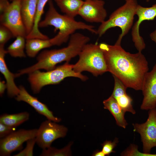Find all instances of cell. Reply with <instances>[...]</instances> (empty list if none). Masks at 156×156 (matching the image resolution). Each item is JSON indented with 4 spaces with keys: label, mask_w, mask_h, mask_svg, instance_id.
Returning <instances> with one entry per match:
<instances>
[{
    "label": "cell",
    "mask_w": 156,
    "mask_h": 156,
    "mask_svg": "<svg viewBox=\"0 0 156 156\" xmlns=\"http://www.w3.org/2000/svg\"><path fill=\"white\" fill-rule=\"evenodd\" d=\"M103 52L108 71L127 87L141 90L144 76L148 72V62L141 52L135 54L126 51L120 44H99Z\"/></svg>",
    "instance_id": "cell-1"
},
{
    "label": "cell",
    "mask_w": 156,
    "mask_h": 156,
    "mask_svg": "<svg viewBox=\"0 0 156 156\" xmlns=\"http://www.w3.org/2000/svg\"><path fill=\"white\" fill-rule=\"evenodd\" d=\"M89 38L79 33L72 34L68 46L64 48L42 51L37 57V62L33 66L20 70L18 77L29 74L35 70L43 69L46 71L53 70L59 63L68 62L73 58L79 55L84 46L90 41Z\"/></svg>",
    "instance_id": "cell-2"
},
{
    "label": "cell",
    "mask_w": 156,
    "mask_h": 156,
    "mask_svg": "<svg viewBox=\"0 0 156 156\" xmlns=\"http://www.w3.org/2000/svg\"><path fill=\"white\" fill-rule=\"evenodd\" d=\"M138 5L136 0H126L124 5L113 12L107 20L101 23L97 30L96 34L101 37L109 29L118 27L121 33L115 43L120 44L123 37L133 26Z\"/></svg>",
    "instance_id": "cell-3"
},
{
    "label": "cell",
    "mask_w": 156,
    "mask_h": 156,
    "mask_svg": "<svg viewBox=\"0 0 156 156\" xmlns=\"http://www.w3.org/2000/svg\"><path fill=\"white\" fill-rule=\"evenodd\" d=\"M73 65L66 62L50 70L42 72L37 70L29 74L28 79L33 92L38 93L44 86L59 83L67 77H74L82 81L87 80V77L73 70Z\"/></svg>",
    "instance_id": "cell-4"
},
{
    "label": "cell",
    "mask_w": 156,
    "mask_h": 156,
    "mask_svg": "<svg viewBox=\"0 0 156 156\" xmlns=\"http://www.w3.org/2000/svg\"><path fill=\"white\" fill-rule=\"evenodd\" d=\"M49 5L48 11L44 18L40 22L39 27L52 26L55 27V31L58 30L59 32L68 37L79 29L87 30L96 34L97 30L94 29V26L76 21L74 18L66 15L60 14L56 10L51 0L49 1Z\"/></svg>",
    "instance_id": "cell-5"
},
{
    "label": "cell",
    "mask_w": 156,
    "mask_h": 156,
    "mask_svg": "<svg viewBox=\"0 0 156 156\" xmlns=\"http://www.w3.org/2000/svg\"><path fill=\"white\" fill-rule=\"evenodd\" d=\"M79 56L78 60L73 65V70L76 73L86 71L97 76L108 71L103 52L99 45L87 43Z\"/></svg>",
    "instance_id": "cell-6"
},
{
    "label": "cell",
    "mask_w": 156,
    "mask_h": 156,
    "mask_svg": "<svg viewBox=\"0 0 156 156\" xmlns=\"http://www.w3.org/2000/svg\"><path fill=\"white\" fill-rule=\"evenodd\" d=\"M21 0H14L8 7L0 13V25L7 28L13 36L26 37L27 34L21 14Z\"/></svg>",
    "instance_id": "cell-7"
},
{
    "label": "cell",
    "mask_w": 156,
    "mask_h": 156,
    "mask_svg": "<svg viewBox=\"0 0 156 156\" xmlns=\"http://www.w3.org/2000/svg\"><path fill=\"white\" fill-rule=\"evenodd\" d=\"M38 129H19L0 140V155L10 156L13 152L20 150L25 142L36 137Z\"/></svg>",
    "instance_id": "cell-8"
},
{
    "label": "cell",
    "mask_w": 156,
    "mask_h": 156,
    "mask_svg": "<svg viewBox=\"0 0 156 156\" xmlns=\"http://www.w3.org/2000/svg\"><path fill=\"white\" fill-rule=\"evenodd\" d=\"M56 122L48 119L43 122L38 129L36 143L43 149L51 146L54 140L64 138L66 134L67 128Z\"/></svg>",
    "instance_id": "cell-9"
},
{
    "label": "cell",
    "mask_w": 156,
    "mask_h": 156,
    "mask_svg": "<svg viewBox=\"0 0 156 156\" xmlns=\"http://www.w3.org/2000/svg\"><path fill=\"white\" fill-rule=\"evenodd\" d=\"M147 120L142 124H133V131L140 135L144 153H150L156 146V108L149 110Z\"/></svg>",
    "instance_id": "cell-10"
},
{
    "label": "cell",
    "mask_w": 156,
    "mask_h": 156,
    "mask_svg": "<svg viewBox=\"0 0 156 156\" xmlns=\"http://www.w3.org/2000/svg\"><path fill=\"white\" fill-rule=\"evenodd\" d=\"M136 15L138 19L134 23L132 29V39L134 45L138 51L141 52L146 47L143 38L139 33V27L141 23L144 21H152L156 17V3L149 7L138 5Z\"/></svg>",
    "instance_id": "cell-11"
},
{
    "label": "cell",
    "mask_w": 156,
    "mask_h": 156,
    "mask_svg": "<svg viewBox=\"0 0 156 156\" xmlns=\"http://www.w3.org/2000/svg\"><path fill=\"white\" fill-rule=\"evenodd\" d=\"M141 90L144 97L141 109L147 110L156 108V64L145 75Z\"/></svg>",
    "instance_id": "cell-12"
},
{
    "label": "cell",
    "mask_w": 156,
    "mask_h": 156,
    "mask_svg": "<svg viewBox=\"0 0 156 156\" xmlns=\"http://www.w3.org/2000/svg\"><path fill=\"white\" fill-rule=\"evenodd\" d=\"M102 0H86L81 8L78 15L86 21L101 23L105 21L107 12Z\"/></svg>",
    "instance_id": "cell-13"
},
{
    "label": "cell",
    "mask_w": 156,
    "mask_h": 156,
    "mask_svg": "<svg viewBox=\"0 0 156 156\" xmlns=\"http://www.w3.org/2000/svg\"><path fill=\"white\" fill-rule=\"evenodd\" d=\"M19 92L16 96V99L18 101H23L28 103L39 114L45 116L48 120L58 122L61 119L55 116L53 112L50 111L44 104L39 101L38 99L31 95L23 86L19 87Z\"/></svg>",
    "instance_id": "cell-14"
},
{
    "label": "cell",
    "mask_w": 156,
    "mask_h": 156,
    "mask_svg": "<svg viewBox=\"0 0 156 156\" xmlns=\"http://www.w3.org/2000/svg\"><path fill=\"white\" fill-rule=\"evenodd\" d=\"M114 81L113 91L111 95L125 112H130L135 114L136 112L132 105V99L126 93L127 88L118 78L113 76Z\"/></svg>",
    "instance_id": "cell-15"
},
{
    "label": "cell",
    "mask_w": 156,
    "mask_h": 156,
    "mask_svg": "<svg viewBox=\"0 0 156 156\" xmlns=\"http://www.w3.org/2000/svg\"><path fill=\"white\" fill-rule=\"evenodd\" d=\"M60 45V39L57 35L50 39H27L25 44L26 52L28 56L33 57L43 49L53 45L58 46Z\"/></svg>",
    "instance_id": "cell-16"
},
{
    "label": "cell",
    "mask_w": 156,
    "mask_h": 156,
    "mask_svg": "<svg viewBox=\"0 0 156 156\" xmlns=\"http://www.w3.org/2000/svg\"><path fill=\"white\" fill-rule=\"evenodd\" d=\"M38 1V0H21V14L27 36L34 26Z\"/></svg>",
    "instance_id": "cell-17"
},
{
    "label": "cell",
    "mask_w": 156,
    "mask_h": 156,
    "mask_svg": "<svg viewBox=\"0 0 156 156\" xmlns=\"http://www.w3.org/2000/svg\"><path fill=\"white\" fill-rule=\"evenodd\" d=\"M6 53L4 46H0V71L6 81L8 94L10 97H13L18 94L20 90L14 82V79L16 77V74L11 73L6 64L4 57Z\"/></svg>",
    "instance_id": "cell-18"
},
{
    "label": "cell",
    "mask_w": 156,
    "mask_h": 156,
    "mask_svg": "<svg viewBox=\"0 0 156 156\" xmlns=\"http://www.w3.org/2000/svg\"><path fill=\"white\" fill-rule=\"evenodd\" d=\"M104 108L109 111L114 117L116 124L119 127L125 128L127 125L125 115V112L118 105L116 100L111 96L104 100Z\"/></svg>",
    "instance_id": "cell-19"
},
{
    "label": "cell",
    "mask_w": 156,
    "mask_h": 156,
    "mask_svg": "<svg viewBox=\"0 0 156 156\" xmlns=\"http://www.w3.org/2000/svg\"><path fill=\"white\" fill-rule=\"evenodd\" d=\"M49 0H38L34 26L30 33L26 37V39L39 38L42 39H49L47 36L41 33L39 30L38 25L44 11V7Z\"/></svg>",
    "instance_id": "cell-20"
},
{
    "label": "cell",
    "mask_w": 156,
    "mask_h": 156,
    "mask_svg": "<svg viewBox=\"0 0 156 156\" xmlns=\"http://www.w3.org/2000/svg\"><path fill=\"white\" fill-rule=\"evenodd\" d=\"M61 11L65 15L74 18L78 15L84 1L82 0H54Z\"/></svg>",
    "instance_id": "cell-21"
},
{
    "label": "cell",
    "mask_w": 156,
    "mask_h": 156,
    "mask_svg": "<svg viewBox=\"0 0 156 156\" xmlns=\"http://www.w3.org/2000/svg\"><path fill=\"white\" fill-rule=\"evenodd\" d=\"M29 114L26 112L8 114H4L0 117V122L5 125L16 127L28 120Z\"/></svg>",
    "instance_id": "cell-22"
},
{
    "label": "cell",
    "mask_w": 156,
    "mask_h": 156,
    "mask_svg": "<svg viewBox=\"0 0 156 156\" xmlns=\"http://www.w3.org/2000/svg\"><path fill=\"white\" fill-rule=\"evenodd\" d=\"M23 36H19L8 47L6 51L14 57H25L26 56L24 50L25 48L26 42Z\"/></svg>",
    "instance_id": "cell-23"
},
{
    "label": "cell",
    "mask_w": 156,
    "mask_h": 156,
    "mask_svg": "<svg viewBox=\"0 0 156 156\" xmlns=\"http://www.w3.org/2000/svg\"><path fill=\"white\" fill-rule=\"evenodd\" d=\"M73 143L70 142L67 145L61 149H57L51 146L43 149L40 156H67L71 155V146Z\"/></svg>",
    "instance_id": "cell-24"
},
{
    "label": "cell",
    "mask_w": 156,
    "mask_h": 156,
    "mask_svg": "<svg viewBox=\"0 0 156 156\" xmlns=\"http://www.w3.org/2000/svg\"><path fill=\"white\" fill-rule=\"evenodd\" d=\"M36 143V138L29 139L27 141L25 147L14 156H32L33 155V149Z\"/></svg>",
    "instance_id": "cell-25"
},
{
    "label": "cell",
    "mask_w": 156,
    "mask_h": 156,
    "mask_svg": "<svg viewBox=\"0 0 156 156\" xmlns=\"http://www.w3.org/2000/svg\"><path fill=\"white\" fill-rule=\"evenodd\" d=\"M138 146L134 144H131L121 153L122 156H156V154H147L140 152L138 150Z\"/></svg>",
    "instance_id": "cell-26"
},
{
    "label": "cell",
    "mask_w": 156,
    "mask_h": 156,
    "mask_svg": "<svg viewBox=\"0 0 156 156\" xmlns=\"http://www.w3.org/2000/svg\"><path fill=\"white\" fill-rule=\"evenodd\" d=\"M14 37L11 31L6 27L0 25V46H4L6 42Z\"/></svg>",
    "instance_id": "cell-27"
},
{
    "label": "cell",
    "mask_w": 156,
    "mask_h": 156,
    "mask_svg": "<svg viewBox=\"0 0 156 156\" xmlns=\"http://www.w3.org/2000/svg\"><path fill=\"white\" fill-rule=\"evenodd\" d=\"M118 142V139L115 138L113 141L106 140L101 144L102 147V151L105 155L109 156L111 153L115 152L114 149Z\"/></svg>",
    "instance_id": "cell-28"
},
{
    "label": "cell",
    "mask_w": 156,
    "mask_h": 156,
    "mask_svg": "<svg viewBox=\"0 0 156 156\" xmlns=\"http://www.w3.org/2000/svg\"><path fill=\"white\" fill-rule=\"evenodd\" d=\"M16 127L10 126L0 122V138H4L16 130Z\"/></svg>",
    "instance_id": "cell-29"
},
{
    "label": "cell",
    "mask_w": 156,
    "mask_h": 156,
    "mask_svg": "<svg viewBox=\"0 0 156 156\" xmlns=\"http://www.w3.org/2000/svg\"><path fill=\"white\" fill-rule=\"evenodd\" d=\"M10 3L8 0H0V12H3L9 6Z\"/></svg>",
    "instance_id": "cell-30"
},
{
    "label": "cell",
    "mask_w": 156,
    "mask_h": 156,
    "mask_svg": "<svg viewBox=\"0 0 156 156\" xmlns=\"http://www.w3.org/2000/svg\"><path fill=\"white\" fill-rule=\"evenodd\" d=\"M7 85L5 82L3 81H0V94L2 96L5 90L7 88Z\"/></svg>",
    "instance_id": "cell-31"
},
{
    "label": "cell",
    "mask_w": 156,
    "mask_h": 156,
    "mask_svg": "<svg viewBox=\"0 0 156 156\" xmlns=\"http://www.w3.org/2000/svg\"><path fill=\"white\" fill-rule=\"evenodd\" d=\"M150 37L151 40L156 44V27L155 30L150 34Z\"/></svg>",
    "instance_id": "cell-32"
},
{
    "label": "cell",
    "mask_w": 156,
    "mask_h": 156,
    "mask_svg": "<svg viewBox=\"0 0 156 156\" xmlns=\"http://www.w3.org/2000/svg\"><path fill=\"white\" fill-rule=\"evenodd\" d=\"M92 156H105V155L102 151L96 150L93 153Z\"/></svg>",
    "instance_id": "cell-33"
},
{
    "label": "cell",
    "mask_w": 156,
    "mask_h": 156,
    "mask_svg": "<svg viewBox=\"0 0 156 156\" xmlns=\"http://www.w3.org/2000/svg\"><path fill=\"white\" fill-rule=\"evenodd\" d=\"M149 1L150 0H146V1L147 2Z\"/></svg>",
    "instance_id": "cell-34"
},
{
    "label": "cell",
    "mask_w": 156,
    "mask_h": 156,
    "mask_svg": "<svg viewBox=\"0 0 156 156\" xmlns=\"http://www.w3.org/2000/svg\"><path fill=\"white\" fill-rule=\"evenodd\" d=\"M12 0V1H13L14 0Z\"/></svg>",
    "instance_id": "cell-35"
},
{
    "label": "cell",
    "mask_w": 156,
    "mask_h": 156,
    "mask_svg": "<svg viewBox=\"0 0 156 156\" xmlns=\"http://www.w3.org/2000/svg\"></svg>",
    "instance_id": "cell-36"
}]
</instances>
